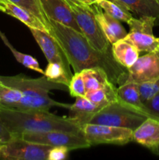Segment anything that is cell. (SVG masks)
Instances as JSON below:
<instances>
[{"mask_svg": "<svg viewBox=\"0 0 159 160\" xmlns=\"http://www.w3.org/2000/svg\"><path fill=\"white\" fill-rule=\"evenodd\" d=\"M84 136L90 146L101 144L124 145L132 141V130L97 123L82 126Z\"/></svg>", "mask_w": 159, "mask_h": 160, "instance_id": "obj_8", "label": "cell"}, {"mask_svg": "<svg viewBox=\"0 0 159 160\" xmlns=\"http://www.w3.org/2000/svg\"><path fill=\"white\" fill-rule=\"evenodd\" d=\"M69 92L71 96L75 97H86L87 89H86L85 84H84V78L80 72L74 73L70 84H69Z\"/></svg>", "mask_w": 159, "mask_h": 160, "instance_id": "obj_27", "label": "cell"}, {"mask_svg": "<svg viewBox=\"0 0 159 160\" xmlns=\"http://www.w3.org/2000/svg\"><path fill=\"white\" fill-rule=\"evenodd\" d=\"M29 29L48 62H57L61 64L69 76L72 78L73 74L70 69L71 65L59 41L47 31L33 28Z\"/></svg>", "mask_w": 159, "mask_h": 160, "instance_id": "obj_11", "label": "cell"}, {"mask_svg": "<svg viewBox=\"0 0 159 160\" xmlns=\"http://www.w3.org/2000/svg\"><path fill=\"white\" fill-rule=\"evenodd\" d=\"M143 104L150 117L159 120V93L143 102Z\"/></svg>", "mask_w": 159, "mask_h": 160, "instance_id": "obj_29", "label": "cell"}, {"mask_svg": "<svg viewBox=\"0 0 159 160\" xmlns=\"http://www.w3.org/2000/svg\"><path fill=\"white\" fill-rule=\"evenodd\" d=\"M86 98L100 107L103 108L110 103L118 101L117 87L110 81L101 88L87 92Z\"/></svg>", "mask_w": 159, "mask_h": 160, "instance_id": "obj_20", "label": "cell"}, {"mask_svg": "<svg viewBox=\"0 0 159 160\" xmlns=\"http://www.w3.org/2000/svg\"><path fill=\"white\" fill-rule=\"evenodd\" d=\"M140 98L142 102H145L155 95L159 93V79L154 82L143 83L139 84Z\"/></svg>", "mask_w": 159, "mask_h": 160, "instance_id": "obj_28", "label": "cell"}, {"mask_svg": "<svg viewBox=\"0 0 159 160\" xmlns=\"http://www.w3.org/2000/svg\"><path fill=\"white\" fill-rule=\"evenodd\" d=\"M100 0H82L84 4H87V5H93L95 4V3H98Z\"/></svg>", "mask_w": 159, "mask_h": 160, "instance_id": "obj_33", "label": "cell"}, {"mask_svg": "<svg viewBox=\"0 0 159 160\" xmlns=\"http://www.w3.org/2000/svg\"><path fill=\"white\" fill-rule=\"evenodd\" d=\"M159 79V50L147 52L139 56L135 63L128 69V76L125 83L154 82ZM124 83V84H125Z\"/></svg>", "mask_w": 159, "mask_h": 160, "instance_id": "obj_10", "label": "cell"}, {"mask_svg": "<svg viewBox=\"0 0 159 160\" xmlns=\"http://www.w3.org/2000/svg\"><path fill=\"white\" fill-rule=\"evenodd\" d=\"M97 4L111 17L127 23L132 17V13L123 5L112 0H100Z\"/></svg>", "mask_w": 159, "mask_h": 160, "instance_id": "obj_23", "label": "cell"}, {"mask_svg": "<svg viewBox=\"0 0 159 160\" xmlns=\"http://www.w3.org/2000/svg\"><path fill=\"white\" fill-rule=\"evenodd\" d=\"M123 5L138 17L143 16L159 19V6L156 0H112Z\"/></svg>", "mask_w": 159, "mask_h": 160, "instance_id": "obj_19", "label": "cell"}, {"mask_svg": "<svg viewBox=\"0 0 159 160\" xmlns=\"http://www.w3.org/2000/svg\"><path fill=\"white\" fill-rule=\"evenodd\" d=\"M47 20L49 33L59 41L74 73L98 67L105 71L109 81L114 84L119 86L124 84L128 69L114 59L112 51H98L89 43L82 33L50 19Z\"/></svg>", "mask_w": 159, "mask_h": 160, "instance_id": "obj_1", "label": "cell"}, {"mask_svg": "<svg viewBox=\"0 0 159 160\" xmlns=\"http://www.w3.org/2000/svg\"><path fill=\"white\" fill-rule=\"evenodd\" d=\"M156 2H157V4H158V6H159V0H156Z\"/></svg>", "mask_w": 159, "mask_h": 160, "instance_id": "obj_38", "label": "cell"}, {"mask_svg": "<svg viewBox=\"0 0 159 160\" xmlns=\"http://www.w3.org/2000/svg\"><path fill=\"white\" fill-rule=\"evenodd\" d=\"M6 2V0H0V5H2V6H4Z\"/></svg>", "mask_w": 159, "mask_h": 160, "instance_id": "obj_36", "label": "cell"}, {"mask_svg": "<svg viewBox=\"0 0 159 160\" xmlns=\"http://www.w3.org/2000/svg\"><path fill=\"white\" fill-rule=\"evenodd\" d=\"M132 141L153 149L159 145V120L147 117L141 124L132 131Z\"/></svg>", "mask_w": 159, "mask_h": 160, "instance_id": "obj_14", "label": "cell"}, {"mask_svg": "<svg viewBox=\"0 0 159 160\" xmlns=\"http://www.w3.org/2000/svg\"><path fill=\"white\" fill-rule=\"evenodd\" d=\"M0 84H2V81H1V80H0Z\"/></svg>", "mask_w": 159, "mask_h": 160, "instance_id": "obj_40", "label": "cell"}, {"mask_svg": "<svg viewBox=\"0 0 159 160\" xmlns=\"http://www.w3.org/2000/svg\"><path fill=\"white\" fill-rule=\"evenodd\" d=\"M65 1L70 3V5H87L84 4L82 0H65Z\"/></svg>", "mask_w": 159, "mask_h": 160, "instance_id": "obj_32", "label": "cell"}, {"mask_svg": "<svg viewBox=\"0 0 159 160\" xmlns=\"http://www.w3.org/2000/svg\"><path fill=\"white\" fill-rule=\"evenodd\" d=\"M152 152L155 155H157V156H159V145L157 147H156V148H154V149H153Z\"/></svg>", "mask_w": 159, "mask_h": 160, "instance_id": "obj_34", "label": "cell"}, {"mask_svg": "<svg viewBox=\"0 0 159 160\" xmlns=\"http://www.w3.org/2000/svg\"><path fill=\"white\" fill-rule=\"evenodd\" d=\"M0 11H2L3 12H6V7L4 6H2V5H0Z\"/></svg>", "mask_w": 159, "mask_h": 160, "instance_id": "obj_35", "label": "cell"}, {"mask_svg": "<svg viewBox=\"0 0 159 160\" xmlns=\"http://www.w3.org/2000/svg\"><path fill=\"white\" fill-rule=\"evenodd\" d=\"M13 137L12 134L0 123V143L6 144Z\"/></svg>", "mask_w": 159, "mask_h": 160, "instance_id": "obj_31", "label": "cell"}, {"mask_svg": "<svg viewBox=\"0 0 159 160\" xmlns=\"http://www.w3.org/2000/svg\"><path fill=\"white\" fill-rule=\"evenodd\" d=\"M158 48H159V38H158Z\"/></svg>", "mask_w": 159, "mask_h": 160, "instance_id": "obj_39", "label": "cell"}, {"mask_svg": "<svg viewBox=\"0 0 159 160\" xmlns=\"http://www.w3.org/2000/svg\"><path fill=\"white\" fill-rule=\"evenodd\" d=\"M74 12L75 19L80 32L87 38L89 43L100 52H107L112 51V44L101 30L95 18L92 5H70Z\"/></svg>", "mask_w": 159, "mask_h": 160, "instance_id": "obj_5", "label": "cell"}, {"mask_svg": "<svg viewBox=\"0 0 159 160\" xmlns=\"http://www.w3.org/2000/svg\"><path fill=\"white\" fill-rule=\"evenodd\" d=\"M147 118L145 114L119 101L101 108L90 120V123L135 130Z\"/></svg>", "mask_w": 159, "mask_h": 160, "instance_id": "obj_4", "label": "cell"}, {"mask_svg": "<svg viewBox=\"0 0 159 160\" xmlns=\"http://www.w3.org/2000/svg\"><path fill=\"white\" fill-rule=\"evenodd\" d=\"M70 149L66 147H51L49 150L48 160H62L66 159Z\"/></svg>", "mask_w": 159, "mask_h": 160, "instance_id": "obj_30", "label": "cell"}, {"mask_svg": "<svg viewBox=\"0 0 159 160\" xmlns=\"http://www.w3.org/2000/svg\"><path fill=\"white\" fill-rule=\"evenodd\" d=\"M101 109L86 97H76V101L69 107V117L74 120L80 126L90 123L94 116Z\"/></svg>", "mask_w": 159, "mask_h": 160, "instance_id": "obj_15", "label": "cell"}, {"mask_svg": "<svg viewBox=\"0 0 159 160\" xmlns=\"http://www.w3.org/2000/svg\"><path fill=\"white\" fill-rule=\"evenodd\" d=\"M18 137L28 142L51 147H66L70 150L86 148L90 147L83 134H73L59 131L26 132Z\"/></svg>", "mask_w": 159, "mask_h": 160, "instance_id": "obj_9", "label": "cell"}, {"mask_svg": "<svg viewBox=\"0 0 159 160\" xmlns=\"http://www.w3.org/2000/svg\"><path fill=\"white\" fill-rule=\"evenodd\" d=\"M50 145L34 143L18 136L2 145L0 159L3 160H48Z\"/></svg>", "mask_w": 159, "mask_h": 160, "instance_id": "obj_7", "label": "cell"}, {"mask_svg": "<svg viewBox=\"0 0 159 160\" xmlns=\"http://www.w3.org/2000/svg\"><path fill=\"white\" fill-rule=\"evenodd\" d=\"M45 75L49 81L68 86L71 78L66 73L64 67L57 62H48L45 70Z\"/></svg>", "mask_w": 159, "mask_h": 160, "instance_id": "obj_25", "label": "cell"}, {"mask_svg": "<svg viewBox=\"0 0 159 160\" xmlns=\"http://www.w3.org/2000/svg\"><path fill=\"white\" fill-rule=\"evenodd\" d=\"M23 97L21 91L15 88L0 84V106L13 108Z\"/></svg>", "mask_w": 159, "mask_h": 160, "instance_id": "obj_24", "label": "cell"}, {"mask_svg": "<svg viewBox=\"0 0 159 160\" xmlns=\"http://www.w3.org/2000/svg\"><path fill=\"white\" fill-rule=\"evenodd\" d=\"M8 1L11 2L20 6V7L24 8V9H27L28 11L34 13L48 28V20H47L46 17L42 11L41 7L37 0H8Z\"/></svg>", "mask_w": 159, "mask_h": 160, "instance_id": "obj_26", "label": "cell"}, {"mask_svg": "<svg viewBox=\"0 0 159 160\" xmlns=\"http://www.w3.org/2000/svg\"><path fill=\"white\" fill-rule=\"evenodd\" d=\"M4 6L6 7V14L10 15L14 18H17V20L26 25L29 28L41 30V31L49 33L48 28L45 26V23H42L40 19L37 18L34 13L28 11L27 9L20 7L8 0H6L5 2Z\"/></svg>", "mask_w": 159, "mask_h": 160, "instance_id": "obj_18", "label": "cell"}, {"mask_svg": "<svg viewBox=\"0 0 159 160\" xmlns=\"http://www.w3.org/2000/svg\"><path fill=\"white\" fill-rule=\"evenodd\" d=\"M80 73L84 78L87 92L101 88L110 82L107 73L101 68L85 69Z\"/></svg>", "mask_w": 159, "mask_h": 160, "instance_id": "obj_21", "label": "cell"}, {"mask_svg": "<svg viewBox=\"0 0 159 160\" xmlns=\"http://www.w3.org/2000/svg\"><path fill=\"white\" fill-rule=\"evenodd\" d=\"M3 145H4V144H1V143H0V149H1V148H2V147Z\"/></svg>", "mask_w": 159, "mask_h": 160, "instance_id": "obj_37", "label": "cell"}, {"mask_svg": "<svg viewBox=\"0 0 159 160\" xmlns=\"http://www.w3.org/2000/svg\"><path fill=\"white\" fill-rule=\"evenodd\" d=\"M0 38L2 39L3 43L9 48V49L10 50L11 52L12 53V55H13L14 57L16 58V59H17L20 63H21L23 67H26V68L28 69H31V70H34V71L37 72V73H41L42 75L45 74V70H43L41 68L40 65H39L37 59H36L35 58L33 57V56H30V55L24 54V53H22L20 52L17 51V50L12 46V44L9 42V41L8 40L6 36L5 35V34L1 31V30H0Z\"/></svg>", "mask_w": 159, "mask_h": 160, "instance_id": "obj_22", "label": "cell"}, {"mask_svg": "<svg viewBox=\"0 0 159 160\" xmlns=\"http://www.w3.org/2000/svg\"><path fill=\"white\" fill-rule=\"evenodd\" d=\"M2 83L21 91L23 97L13 109L21 110H46L57 107L69 109L70 105L51 99L48 94L52 90L69 91L68 86L49 81L46 77L30 78L23 74L16 76H0Z\"/></svg>", "mask_w": 159, "mask_h": 160, "instance_id": "obj_3", "label": "cell"}, {"mask_svg": "<svg viewBox=\"0 0 159 160\" xmlns=\"http://www.w3.org/2000/svg\"><path fill=\"white\" fill-rule=\"evenodd\" d=\"M47 19L80 32L70 3L65 0H37ZM81 33V32H80Z\"/></svg>", "mask_w": 159, "mask_h": 160, "instance_id": "obj_12", "label": "cell"}, {"mask_svg": "<svg viewBox=\"0 0 159 160\" xmlns=\"http://www.w3.org/2000/svg\"><path fill=\"white\" fill-rule=\"evenodd\" d=\"M95 18L110 44H113L126 38L127 32L119 20L111 17L103 11L97 3L92 5Z\"/></svg>", "mask_w": 159, "mask_h": 160, "instance_id": "obj_13", "label": "cell"}, {"mask_svg": "<svg viewBox=\"0 0 159 160\" xmlns=\"http://www.w3.org/2000/svg\"><path fill=\"white\" fill-rule=\"evenodd\" d=\"M117 95L120 102L133 108L150 117L147 112L143 102L140 98L139 84L135 83H125L117 88Z\"/></svg>", "mask_w": 159, "mask_h": 160, "instance_id": "obj_17", "label": "cell"}, {"mask_svg": "<svg viewBox=\"0 0 159 160\" xmlns=\"http://www.w3.org/2000/svg\"><path fill=\"white\" fill-rule=\"evenodd\" d=\"M112 52L114 59L126 69L135 63L140 54L139 50L125 38L112 44Z\"/></svg>", "mask_w": 159, "mask_h": 160, "instance_id": "obj_16", "label": "cell"}, {"mask_svg": "<svg viewBox=\"0 0 159 160\" xmlns=\"http://www.w3.org/2000/svg\"><path fill=\"white\" fill-rule=\"evenodd\" d=\"M0 123L12 136L26 132L59 131L83 134L82 128L70 117L55 115L46 110H21L0 106Z\"/></svg>", "mask_w": 159, "mask_h": 160, "instance_id": "obj_2", "label": "cell"}, {"mask_svg": "<svg viewBox=\"0 0 159 160\" xmlns=\"http://www.w3.org/2000/svg\"><path fill=\"white\" fill-rule=\"evenodd\" d=\"M157 19L154 17H143L134 18L133 17L127 22L129 32L125 39L132 43L139 52H150L158 48V38L154 37L153 28Z\"/></svg>", "mask_w": 159, "mask_h": 160, "instance_id": "obj_6", "label": "cell"}]
</instances>
